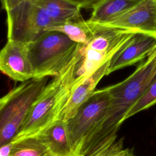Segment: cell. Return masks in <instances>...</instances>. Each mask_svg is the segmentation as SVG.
Returning <instances> with one entry per match:
<instances>
[{
  "instance_id": "cell-6",
  "label": "cell",
  "mask_w": 156,
  "mask_h": 156,
  "mask_svg": "<svg viewBox=\"0 0 156 156\" xmlns=\"http://www.w3.org/2000/svg\"><path fill=\"white\" fill-rule=\"evenodd\" d=\"M7 40L29 44L55 24L46 12L30 0L6 10Z\"/></svg>"
},
{
  "instance_id": "cell-18",
  "label": "cell",
  "mask_w": 156,
  "mask_h": 156,
  "mask_svg": "<svg viewBox=\"0 0 156 156\" xmlns=\"http://www.w3.org/2000/svg\"><path fill=\"white\" fill-rule=\"evenodd\" d=\"M80 9H94L104 0H68Z\"/></svg>"
},
{
  "instance_id": "cell-17",
  "label": "cell",
  "mask_w": 156,
  "mask_h": 156,
  "mask_svg": "<svg viewBox=\"0 0 156 156\" xmlns=\"http://www.w3.org/2000/svg\"><path fill=\"white\" fill-rule=\"evenodd\" d=\"M155 104H156V77L147 91L127 113L126 120L136 113L151 107Z\"/></svg>"
},
{
  "instance_id": "cell-16",
  "label": "cell",
  "mask_w": 156,
  "mask_h": 156,
  "mask_svg": "<svg viewBox=\"0 0 156 156\" xmlns=\"http://www.w3.org/2000/svg\"><path fill=\"white\" fill-rule=\"evenodd\" d=\"M12 141L10 156H52L47 147L36 136Z\"/></svg>"
},
{
  "instance_id": "cell-24",
  "label": "cell",
  "mask_w": 156,
  "mask_h": 156,
  "mask_svg": "<svg viewBox=\"0 0 156 156\" xmlns=\"http://www.w3.org/2000/svg\"><path fill=\"white\" fill-rule=\"evenodd\" d=\"M155 125H156V119H155Z\"/></svg>"
},
{
  "instance_id": "cell-23",
  "label": "cell",
  "mask_w": 156,
  "mask_h": 156,
  "mask_svg": "<svg viewBox=\"0 0 156 156\" xmlns=\"http://www.w3.org/2000/svg\"><path fill=\"white\" fill-rule=\"evenodd\" d=\"M156 51V46H155V47L154 48V49L152 50V51Z\"/></svg>"
},
{
  "instance_id": "cell-22",
  "label": "cell",
  "mask_w": 156,
  "mask_h": 156,
  "mask_svg": "<svg viewBox=\"0 0 156 156\" xmlns=\"http://www.w3.org/2000/svg\"><path fill=\"white\" fill-rule=\"evenodd\" d=\"M110 150L111 148L110 146H105L87 156H107L110 153Z\"/></svg>"
},
{
  "instance_id": "cell-13",
  "label": "cell",
  "mask_w": 156,
  "mask_h": 156,
  "mask_svg": "<svg viewBox=\"0 0 156 156\" xmlns=\"http://www.w3.org/2000/svg\"><path fill=\"white\" fill-rule=\"evenodd\" d=\"M30 1L43 9L55 25L82 19L80 8L68 0Z\"/></svg>"
},
{
  "instance_id": "cell-15",
  "label": "cell",
  "mask_w": 156,
  "mask_h": 156,
  "mask_svg": "<svg viewBox=\"0 0 156 156\" xmlns=\"http://www.w3.org/2000/svg\"><path fill=\"white\" fill-rule=\"evenodd\" d=\"M93 29L94 23L81 19L51 26L46 31L60 32L77 43H85L90 39Z\"/></svg>"
},
{
  "instance_id": "cell-2",
  "label": "cell",
  "mask_w": 156,
  "mask_h": 156,
  "mask_svg": "<svg viewBox=\"0 0 156 156\" xmlns=\"http://www.w3.org/2000/svg\"><path fill=\"white\" fill-rule=\"evenodd\" d=\"M135 34L129 30L94 23L90 39L87 43H78L73 56L74 75L72 88L102 65L110 62Z\"/></svg>"
},
{
  "instance_id": "cell-21",
  "label": "cell",
  "mask_w": 156,
  "mask_h": 156,
  "mask_svg": "<svg viewBox=\"0 0 156 156\" xmlns=\"http://www.w3.org/2000/svg\"><path fill=\"white\" fill-rule=\"evenodd\" d=\"M13 147V141L1 146L0 156H10Z\"/></svg>"
},
{
  "instance_id": "cell-14",
  "label": "cell",
  "mask_w": 156,
  "mask_h": 156,
  "mask_svg": "<svg viewBox=\"0 0 156 156\" xmlns=\"http://www.w3.org/2000/svg\"><path fill=\"white\" fill-rule=\"evenodd\" d=\"M141 0H104L93 12L89 21L93 23L105 24L118 18Z\"/></svg>"
},
{
  "instance_id": "cell-10",
  "label": "cell",
  "mask_w": 156,
  "mask_h": 156,
  "mask_svg": "<svg viewBox=\"0 0 156 156\" xmlns=\"http://www.w3.org/2000/svg\"><path fill=\"white\" fill-rule=\"evenodd\" d=\"M156 46V38L136 33L112 57L107 75L142 61L152 52Z\"/></svg>"
},
{
  "instance_id": "cell-7",
  "label": "cell",
  "mask_w": 156,
  "mask_h": 156,
  "mask_svg": "<svg viewBox=\"0 0 156 156\" xmlns=\"http://www.w3.org/2000/svg\"><path fill=\"white\" fill-rule=\"evenodd\" d=\"M109 101L108 87L96 90L75 115L66 122L69 141L76 156H81L85 139L105 115Z\"/></svg>"
},
{
  "instance_id": "cell-12",
  "label": "cell",
  "mask_w": 156,
  "mask_h": 156,
  "mask_svg": "<svg viewBox=\"0 0 156 156\" xmlns=\"http://www.w3.org/2000/svg\"><path fill=\"white\" fill-rule=\"evenodd\" d=\"M52 156H76L72 149L66 122L57 119L36 135Z\"/></svg>"
},
{
  "instance_id": "cell-19",
  "label": "cell",
  "mask_w": 156,
  "mask_h": 156,
  "mask_svg": "<svg viewBox=\"0 0 156 156\" xmlns=\"http://www.w3.org/2000/svg\"><path fill=\"white\" fill-rule=\"evenodd\" d=\"M107 156H135L133 151L130 149H123V146L113 151Z\"/></svg>"
},
{
  "instance_id": "cell-1",
  "label": "cell",
  "mask_w": 156,
  "mask_h": 156,
  "mask_svg": "<svg viewBox=\"0 0 156 156\" xmlns=\"http://www.w3.org/2000/svg\"><path fill=\"white\" fill-rule=\"evenodd\" d=\"M156 77V52L151 53L124 80L108 87L110 101L105 115L85 139L81 156H87L116 140L130 109L147 91Z\"/></svg>"
},
{
  "instance_id": "cell-9",
  "label": "cell",
  "mask_w": 156,
  "mask_h": 156,
  "mask_svg": "<svg viewBox=\"0 0 156 156\" xmlns=\"http://www.w3.org/2000/svg\"><path fill=\"white\" fill-rule=\"evenodd\" d=\"M0 69L15 81L23 82L34 78L26 44L7 40L0 52Z\"/></svg>"
},
{
  "instance_id": "cell-5",
  "label": "cell",
  "mask_w": 156,
  "mask_h": 156,
  "mask_svg": "<svg viewBox=\"0 0 156 156\" xmlns=\"http://www.w3.org/2000/svg\"><path fill=\"white\" fill-rule=\"evenodd\" d=\"M48 77L21 82L0 100V144L12 141L30 108L48 83Z\"/></svg>"
},
{
  "instance_id": "cell-4",
  "label": "cell",
  "mask_w": 156,
  "mask_h": 156,
  "mask_svg": "<svg viewBox=\"0 0 156 156\" xmlns=\"http://www.w3.org/2000/svg\"><path fill=\"white\" fill-rule=\"evenodd\" d=\"M77 44L57 31H46L34 41L26 44L34 78L58 75L71 60Z\"/></svg>"
},
{
  "instance_id": "cell-20",
  "label": "cell",
  "mask_w": 156,
  "mask_h": 156,
  "mask_svg": "<svg viewBox=\"0 0 156 156\" xmlns=\"http://www.w3.org/2000/svg\"><path fill=\"white\" fill-rule=\"evenodd\" d=\"M26 0H1L2 7V9L6 11L15 7L16 5Z\"/></svg>"
},
{
  "instance_id": "cell-8",
  "label": "cell",
  "mask_w": 156,
  "mask_h": 156,
  "mask_svg": "<svg viewBox=\"0 0 156 156\" xmlns=\"http://www.w3.org/2000/svg\"><path fill=\"white\" fill-rule=\"evenodd\" d=\"M104 25L156 38V0H141L126 13Z\"/></svg>"
},
{
  "instance_id": "cell-3",
  "label": "cell",
  "mask_w": 156,
  "mask_h": 156,
  "mask_svg": "<svg viewBox=\"0 0 156 156\" xmlns=\"http://www.w3.org/2000/svg\"><path fill=\"white\" fill-rule=\"evenodd\" d=\"M74 75V62L72 57L64 69L47 83L13 140L35 136L57 119L72 90Z\"/></svg>"
},
{
  "instance_id": "cell-11",
  "label": "cell",
  "mask_w": 156,
  "mask_h": 156,
  "mask_svg": "<svg viewBox=\"0 0 156 156\" xmlns=\"http://www.w3.org/2000/svg\"><path fill=\"white\" fill-rule=\"evenodd\" d=\"M110 63V62L102 65L91 76L82 81L77 87L72 88L57 119L66 122L75 115L79 107L96 91V87L101 79L105 76H107Z\"/></svg>"
}]
</instances>
